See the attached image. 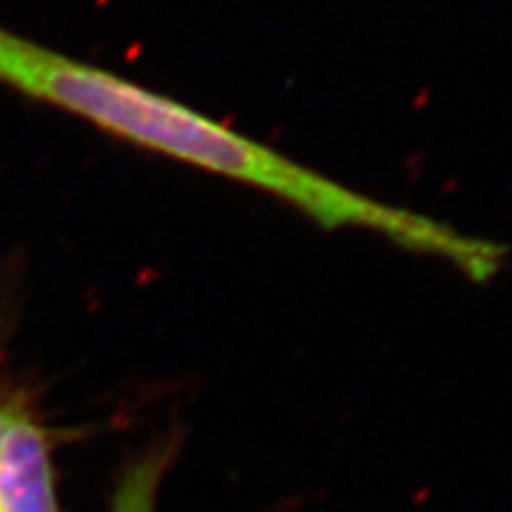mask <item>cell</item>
Masks as SVG:
<instances>
[{"mask_svg": "<svg viewBox=\"0 0 512 512\" xmlns=\"http://www.w3.org/2000/svg\"><path fill=\"white\" fill-rule=\"evenodd\" d=\"M180 451L178 434L152 444L122 470L111 512H156L158 489Z\"/></svg>", "mask_w": 512, "mask_h": 512, "instance_id": "2", "label": "cell"}, {"mask_svg": "<svg viewBox=\"0 0 512 512\" xmlns=\"http://www.w3.org/2000/svg\"><path fill=\"white\" fill-rule=\"evenodd\" d=\"M28 414H32V408L22 393L0 389V444L7 438L11 427Z\"/></svg>", "mask_w": 512, "mask_h": 512, "instance_id": "3", "label": "cell"}, {"mask_svg": "<svg viewBox=\"0 0 512 512\" xmlns=\"http://www.w3.org/2000/svg\"><path fill=\"white\" fill-rule=\"evenodd\" d=\"M67 434L28 414L0 444V512H60L54 448Z\"/></svg>", "mask_w": 512, "mask_h": 512, "instance_id": "1", "label": "cell"}]
</instances>
